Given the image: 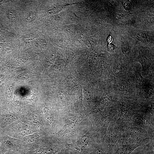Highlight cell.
Returning a JSON list of instances; mask_svg holds the SVG:
<instances>
[{
    "label": "cell",
    "mask_w": 154,
    "mask_h": 154,
    "mask_svg": "<svg viewBox=\"0 0 154 154\" xmlns=\"http://www.w3.org/2000/svg\"><path fill=\"white\" fill-rule=\"evenodd\" d=\"M7 15L9 19L13 22H15L16 21V14L15 11L12 9L9 10Z\"/></svg>",
    "instance_id": "obj_13"
},
{
    "label": "cell",
    "mask_w": 154,
    "mask_h": 154,
    "mask_svg": "<svg viewBox=\"0 0 154 154\" xmlns=\"http://www.w3.org/2000/svg\"><path fill=\"white\" fill-rule=\"evenodd\" d=\"M38 135L34 134L25 136L23 138V140L26 144L31 145L37 142L38 141Z\"/></svg>",
    "instance_id": "obj_7"
},
{
    "label": "cell",
    "mask_w": 154,
    "mask_h": 154,
    "mask_svg": "<svg viewBox=\"0 0 154 154\" xmlns=\"http://www.w3.org/2000/svg\"><path fill=\"white\" fill-rule=\"evenodd\" d=\"M111 102V100L110 98L106 96H104L100 98L96 107L104 108L109 106Z\"/></svg>",
    "instance_id": "obj_6"
},
{
    "label": "cell",
    "mask_w": 154,
    "mask_h": 154,
    "mask_svg": "<svg viewBox=\"0 0 154 154\" xmlns=\"http://www.w3.org/2000/svg\"><path fill=\"white\" fill-rule=\"evenodd\" d=\"M92 64L94 66H97L98 62V57L96 56H94L92 58Z\"/></svg>",
    "instance_id": "obj_22"
},
{
    "label": "cell",
    "mask_w": 154,
    "mask_h": 154,
    "mask_svg": "<svg viewBox=\"0 0 154 154\" xmlns=\"http://www.w3.org/2000/svg\"><path fill=\"white\" fill-rule=\"evenodd\" d=\"M1 151V150H0V151Z\"/></svg>",
    "instance_id": "obj_26"
},
{
    "label": "cell",
    "mask_w": 154,
    "mask_h": 154,
    "mask_svg": "<svg viewBox=\"0 0 154 154\" xmlns=\"http://www.w3.org/2000/svg\"><path fill=\"white\" fill-rule=\"evenodd\" d=\"M117 47L113 43L108 44L107 48L110 51H112L117 48Z\"/></svg>",
    "instance_id": "obj_21"
},
{
    "label": "cell",
    "mask_w": 154,
    "mask_h": 154,
    "mask_svg": "<svg viewBox=\"0 0 154 154\" xmlns=\"http://www.w3.org/2000/svg\"><path fill=\"white\" fill-rule=\"evenodd\" d=\"M94 154H105V153L102 150L98 149L94 152Z\"/></svg>",
    "instance_id": "obj_24"
},
{
    "label": "cell",
    "mask_w": 154,
    "mask_h": 154,
    "mask_svg": "<svg viewBox=\"0 0 154 154\" xmlns=\"http://www.w3.org/2000/svg\"><path fill=\"white\" fill-rule=\"evenodd\" d=\"M123 67L120 65L117 64L113 68L111 74L114 76H117L121 73L123 71Z\"/></svg>",
    "instance_id": "obj_10"
},
{
    "label": "cell",
    "mask_w": 154,
    "mask_h": 154,
    "mask_svg": "<svg viewBox=\"0 0 154 154\" xmlns=\"http://www.w3.org/2000/svg\"><path fill=\"white\" fill-rule=\"evenodd\" d=\"M84 93L85 98L87 100H90L93 98V92L92 90L90 89L84 90Z\"/></svg>",
    "instance_id": "obj_16"
},
{
    "label": "cell",
    "mask_w": 154,
    "mask_h": 154,
    "mask_svg": "<svg viewBox=\"0 0 154 154\" xmlns=\"http://www.w3.org/2000/svg\"><path fill=\"white\" fill-rule=\"evenodd\" d=\"M128 112V108L125 104H123L121 110L119 119L120 120L123 119L126 115Z\"/></svg>",
    "instance_id": "obj_15"
},
{
    "label": "cell",
    "mask_w": 154,
    "mask_h": 154,
    "mask_svg": "<svg viewBox=\"0 0 154 154\" xmlns=\"http://www.w3.org/2000/svg\"><path fill=\"white\" fill-rule=\"evenodd\" d=\"M18 133L22 136H26L32 133L31 129L27 126L19 127L17 130Z\"/></svg>",
    "instance_id": "obj_11"
},
{
    "label": "cell",
    "mask_w": 154,
    "mask_h": 154,
    "mask_svg": "<svg viewBox=\"0 0 154 154\" xmlns=\"http://www.w3.org/2000/svg\"><path fill=\"white\" fill-rule=\"evenodd\" d=\"M120 90L123 92L127 93L130 90V84L128 80L123 79L120 80L119 84Z\"/></svg>",
    "instance_id": "obj_8"
},
{
    "label": "cell",
    "mask_w": 154,
    "mask_h": 154,
    "mask_svg": "<svg viewBox=\"0 0 154 154\" xmlns=\"http://www.w3.org/2000/svg\"><path fill=\"white\" fill-rule=\"evenodd\" d=\"M135 61L141 64L143 71L144 72L149 70L151 64V61L145 53L141 50L139 51V55L136 58Z\"/></svg>",
    "instance_id": "obj_2"
},
{
    "label": "cell",
    "mask_w": 154,
    "mask_h": 154,
    "mask_svg": "<svg viewBox=\"0 0 154 154\" xmlns=\"http://www.w3.org/2000/svg\"><path fill=\"white\" fill-rule=\"evenodd\" d=\"M146 21L150 24L154 23V15L149 12H147L145 14Z\"/></svg>",
    "instance_id": "obj_18"
},
{
    "label": "cell",
    "mask_w": 154,
    "mask_h": 154,
    "mask_svg": "<svg viewBox=\"0 0 154 154\" xmlns=\"http://www.w3.org/2000/svg\"><path fill=\"white\" fill-rule=\"evenodd\" d=\"M43 112L45 117L46 119L49 121L50 123H52V117L51 114V111L50 109L48 107H46L43 109Z\"/></svg>",
    "instance_id": "obj_14"
},
{
    "label": "cell",
    "mask_w": 154,
    "mask_h": 154,
    "mask_svg": "<svg viewBox=\"0 0 154 154\" xmlns=\"http://www.w3.org/2000/svg\"><path fill=\"white\" fill-rule=\"evenodd\" d=\"M121 49L123 53L126 55L129 54L131 52V48L126 40L123 39L121 42Z\"/></svg>",
    "instance_id": "obj_9"
},
{
    "label": "cell",
    "mask_w": 154,
    "mask_h": 154,
    "mask_svg": "<svg viewBox=\"0 0 154 154\" xmlns=\"http://www.w3.org/2000/svg\"><path fill=\"white\" fill-rule=\"evenodd\" d=\"M14 153V154H62V151L57 147L45 146L35 150L21 151Z\"/></svg>",
    "instance_id": "obj_1"
},
{
    "label": "cell",
    "mask_w": 154,
    "mask_h": 154,
    "mask_svg": "<svg viewBox=\"0 0 154 154\" xmlns=\"http://www.w3.org/2000/svg\"><path fill=\"white\" fill-rule=\"evenodd\" d=\"M9 151H8V152L6 154H9ZM0 154H2L1 151H0Z\"/></svg>",
    "instance_id": "obj_25"
},
{
    "label": "cell",
    "mask_w": 154,
    "mask_h": 154,
    "mask_svg": "<svg viewBox=\"0 0 154 154\" xmlns=\"http://www.w3.org/2000/svg\"><path fill=\"white\" fill-rule=\"evenodd\" d=\"M108 135L109 139L111 140H114L116 138L117 136V132L114 127L112 126L110 127Z\"/></svg>",
    "instance_id": "obj_12"
},
{
    "label": "cell",
    "mask_w": 154,
    "mask_h": 154,
    "mask_svg": "<svg viewBox=\"0 0 154 154\" xmlns=\"http://www.w3.org/2000/svg\"><path fill=\"white\" fill-rule=\"evenodd\" d=\"M107 41L108 44L112 43L113 41V39L112 36L111 35H109L108 37Z\"/></svg>",
    "instance_id": "obj_23"
},
{
    "label": "cell",
    "mask_w": 154,
    "mask_h": 154,
    "mask_svg": "<svg viewBox=\"0 0 154 154\" xmlns=\"http://www.w3.org/2000/svg\"><path fill=\"white\" fill-rule=\"evenodd\" d=\"M78 121L77 118H74L67 121L63 127L61 131H68L74 129L78 124Z\"/></svg>",
    "instance_id": "obj_4"
},
{
    "label": "cell",
    "mask_w": 154,
    "mask_h": 154,
    "mask_svg": "<svg viewBox=\"0 0 154 154\" xmlns=\"http://www.w3.org/2000/svg\"><path fill=\"white\" fill-rule=\"evenodd\" d=\"M29 118L31 121L34 123H37L40 121L39 116L36 113H33L30 115Z\"/></svg>",
    "instance_id": "obj_17"
},
{
    "label": "cell",
    "mask_w": 154,
    "mask_h": 154,
    "mask_svg": "<svg viewBox=\"0 0 154 154\" xmlns=\"http://www.w3.org/2000/svg\"><path fill=\"white\" fill-rule=\"evenodd\" d=\"M36 14L35 12H32L30 13L27 17L26 19L28 22H31L33 21L35 19Z\"/></svg>",
    "instance_id": "obj_19"
},
{
    "label": "cell",
    "mask_w": 154,
    "mask_h": 154,
    "mask_svg": "<svg viewBox=\"0 0 154 154\" xmlns=\"http://www.w3.org/2000/svg\"><path fill=\"white\" fill-rule=\"evenodd\" d=\"M122 4L124 9L127 11H129L131 8V6L129 1H124L122 2Z\"/></svg>",
    "instance_id": "obj_20"
},
{
    "label": "cell",
    "mask_w": 154,
    "mask_h": 154,
    "mask_svg": "<svg viewBox=\"0 0 154 154\" xmlns=\"http://www.w3.org/2000/svg\"><path fill=\"white\" fill-rule=\"evenodd\" d=\"M135 37L138 40L144 43H148L150 41L151 36L148 33L144 31L137 32Z\"/></svg>",
    "instance_id": "obj_5"
},
{
    "label": "cell",
    "mask_w": 154,
    "mask_h": 154,
    "mask_svg": "<svg viewBox=\"0 0 154 154\" xmlns=\"http://www.w3.org/2000/svg\"><path fill=\"white\" fill-rule=\"evenodd\" d=\"M0 136V142L1 143L0 147L1 152L3 153L9 151L11 150H14V146L12 143L7 136L4 135L2 133Z\"/></svg>",
    "instance_id": "obj_3"
}]
</instances>
